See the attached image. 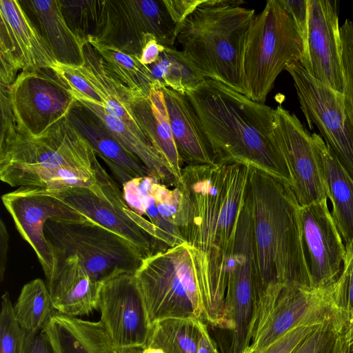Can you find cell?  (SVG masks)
<instances>
[{"label":"cell","instance_id":"1","mask_svg":"<svg viewBox=\"0 0 353 353\" xmlns=\"http://www.w3.org/2000/svg\"><path fill=\"white\" fill-rule=\"evenodd\" d=\"M250 168L242 163L186 165L176 184L189 207L185 241L208 263L210 310L214 314L225 308L228 261L248 190Z\"/></svg>","mask_w":353,"mask_h":353},{"label":"cell","instance_id":"47","mask_svg":"<svg viewBox=\"0 0 353 353\" xmlns=\"http://www.w3.org/2000/svg\"><path fill=\"white\" fill-rule=\"evenodd\" d=\"M353 253V241L348 250L346 251V255Z\"/></svg>","mask_w":353,"mask_h":353},{"label":"cell","instance_id":"26","mask_svg":"<svg viewBox=\"0 0 353 353\" xmlns=\"http://www.w3.org/2000/svg\"><path fill=\"white\" fill-rule=\"evenodd\" d=\"M55 353H117L101 321H90L55 312L43 330Z\"/></svg>","mask_w":353,"mask_h":353},{"label":"cell","instance_id":"37","mask_svg":"<svg viewBox=\"0 0 353 353\" xmlns=\"http://www.w3.org/2000/svg\"><path fill=\"white\" fill-rule=\"evenodd\" d=\"M52 71L68 88L83 94L97 103H102V101L96 90L76 70L74 65L58 62Z\"/></svg>","mask_w":353,"mask_h":353},{"label":"cell","instance_id":"11","mask_svg":"<svg viewBox=\"0 0 353 353\" xmlns=\"http://www.w3.org/2000/svg\"><path fill=\"white\" fill-rule=\"evenodd\" d=\"M1 199L17 230L36 253L47 281L53 274L56 261L54 249L45 234L47 221L94 224L52 190L18 188L3 194Z\"/></svg>","mask_w":353,"mask_h":353},{"label":"cell","instance_id":"19","mask_svg":"<svg viewBox=\"0 0 353 353\" xmlns=\"http://www.w3.org/2000/svg\"><path fill=\"white\" fill-rule=\"evenodd\" d=\"M54 251L55 266L47 287L54 310L73 317L88 315L98 308L101 283L91 277L77 255Z\"/></svg>","mask_w":353,"mask_h":353},{"label":"cell","instance_id":"42","mask_svg":"<svg viewBox=\"0 0 353 353\" xmlns=\"http://www.w3.org/2000/svg\"><path fill=\"white\" fill-rule=\"evenodd\" d=\"M165 46L158 43L154 36L148 35L140 56L141 62L149 65L157 61Z\"/></svg>","mask_w":353,"mask_h":353},{"label":"cell","instance_id":"24","mask_svg":"<svg viewBox=\"0 0 353 353\" xmlns=\"http://www.w3.org/2000/svg\"><path fill=\"white\" fill-rule=\"evenodd\" d=\"M74 66L96 90L102 101L101 105L109 114L121 120L136 132L147 136L134 112L137 102L107 71L101 57L88 41L83 47L82 64Z\"/></svg>","mask_w":353,"mask_h":353},{"label":"cell","instance_id":"17","mask_svg":"<svg viewBox=\"0 0 353 353\" xmlns=\"http://www.w3.org/2000/svg\"><path fill=\"white\" fill-rule=\"evenodd\" d=\"M301 218L312 285H332L341 274L346 250L329 210L327 199L301 205Z\"/></svg>","mask_w":353,"mask_h":353},{"label":"cell","instance_id":"14","mask_svg":"<svg viewBox=\"0 0 353 353\" xmlns=\"http://www.w3.org/2000/svg\"><path fill=\"white\" fill-rule=\"evenodd\" d=\"M274 136L291 175L301 205L327 199L319 152L310 134L294 114L274 110Z\"/></svg>","mask_w":353,"mask_h":353},{"label":"cell","instance_id":"6","mask_svg":"<svg viewBox=\"0 0 353 353\" xmlns=\"http://www.w3.org/2000/svg\"><path fill=\"white\" fill-rule=\"evenodd\" d=\"M135 277L151 326L168 319L205 321L211 299L208 263L187 242L145 258Z\"/></svg>","mask_w":353,"mask_h":353},{"label":"cell","instance_id":"30","mask_svg":"<svg viewBox=\"0 0 353 353\" xmlns=\"http://www.w3.org/2000/svg\"><path fill=\"white\" fill-rule=\"evenodd\" d=\"M198 321L168 319L155 323L141 353H197Z\"/></svg>","mask_w":353,"mask_h":353},{"label":"cell","instance_id":"7","mask_svg":"<svg viewBox=\"0 0 353 353\" xmlns=\"http://www.w3.org/2000/svg\"><path fill=\"white\" fill-rule=\"evenodd\" d=\"M346 321V285L342 275L324 287L275 285L259 297L244 353H259L299 327Z\"/></svg>","mask_w":353,"mask_h":353},{"label":"cell","instance_id":"41","mask_svg":"<svg viewBox=\"0 0 353 353\" xmlns=\"http://www.w3.org/2000/svg\"><path fill=\"white\" fill-rule=\"evenodd\" d=\"M23 353H55L48 334L43 330L35 333H27Z\"/></svg>","mask_w":353,"mask_h":353},{"label":"cell","instance_id":"32","mask_svg":"<svg viewBox=\"0 0 353 353\" xmlns=\"http://www.w3.org/2000/svg\"><path fill=\"white\" fill-rule=\"evenodd\" d=\"M13 309L19 325L31 334L42 331L56 312L48 288L41 279L23 285Z\"/></svg>","mask_w":353,"mask_h":353},{"label":"cell","instance_id":"43","mask_svg":"<svg viewBox=\"0 0 353 353\" xmlns=\"http://www.w3.org/2000/svg\"><path fill=\"white\" fill-rule=\"evenodd\" d=\"M199 340L197 353H221L215 342L210 336L207 325L203 321H198Z\"/></svg>","mask_w":353,"mask_h":353},{"label":"cell","instance_id":"22","mask_svg":"<svg viewBox=\"0 0 353 353\" xmlns=\"http://www.w3.org/2000/svg\"><path fill=\"white\" fill-rule=\"evenodd\" d=\"M173 138L183 163L202 165L215 163L208 138L186 94L161 88Z\"/></svg>","mask_w":353,"mask_h":353},{"label":"cell","instance_id":"31","mask_svg":"<svg viewBox=\"0 0 353 353\" xmlns=\"http://www.w3.org/2000/svg\"><path fill=\"white\" fill-rule=\"evenodd\" d=\"M154 88L165 87L185 94L205 79L183 52L165 47L156 62L148 65Z\"/></svg>","mask_w":353,"mask_h":353},{"label":"cell","instance_id":"28","mask_svg":"<svg viewBox=\"0 0 353 353\" xmlns=\"http://www.w3.org/2000/svg\"><path fill=\"white\" fill-rule=\"evenodd\" d=\"M87 40L101 57L107 71L130 92L136 102L149 97L154 82L150 68L141 62L140 56L102 42L94 35H88Z\"/></svg>","mask_w":353,"mask_h":353},{"label":"cell","instance_id":"2","mask_svg":"<svg viewBox=\"0 0 353 353\" xmlns=\"http://www.w3.org/2000/svg\"><path fill=\"white\" fill-rule=\"evenodd\" d=\"M185 94L208 138L215 162L246 163L292 186L274 136V109L211 79Z\"/></svg>","mask_w":353,"mask_h":353},{"label":"cell","instance_id":"45","mask_svg":"<svg viewBox=\"0 0 353 353\" xmlns=\"http://www.w3.org/2000/svg\"><path fill=\"white\" fill-rule=\"evenodd\" d=\"M347 333V353H353V331Z\"/></svg>","mask_w":353,"mask_h":353},{"label":"cell","instance_id":"16","mask_svg":"<svg viewBox=\"0 0 353 353\" xmlns=\"http://www.w3.org/2000/svg\"><path fill=\"white\" fill-rule=\"evenodd\" d=\"M122 195L130 209L161 232L170 248L185 242L189 207L179 185L170 189L153 176H139L122 185Z\"/></svg>","mask_w":353,"mask_h":353},{"label":"cell","instance_id":"20","mask_svg":"<svg viewBox=\"0 0 353 353\" xmlns=\"http://www.w3.org/2000/svg\"><path fill=\"white\" fill-rule=\"evenodd\" d=\"M0 41L17 59L23 72L52 70L58 63L53 52L20 2L0 1Z\"/></svg>","mask_w":353,"mask_h":353},{"label":"cell","instance_id":"29","mask_svg":"<svg viewBox=\"0 0 353 353\" xmlns=\"http://www.w3.org/2000/svg\"><path fill=\"white\" fill-rule=\"evenodd\" d=\"M143 130L172 168L178 182L184 163L175 144L162 90L153 88L147 99L134 104Z\"/></svg>","mask_w":353,"mask_h":353},{"label":"cell","instance_id":"13","mask_svg":"<svg viewBox=\"0 0 353 353\" xmlns=\"http://www.w3.org/2000/svg\"><path fill=\"white\" fill-rule=\"evenodd\" d=\"M98 308L116 350L146 345L152 326L135 274L121 273L101 283Z\"/></svg>","mask_w":353,"mask_h":353},{"label":"cell","instance_id":"12","mask_svg":"<svg viewBox=\"0 0 353 353\" xmlns=\"http://www.w3.org/2000/svg\"><path fill=\"white\" fill-rule=\"evenodd\" d=\"M294 85L310 129L316 125L325 143L353 180V132L345 114L343 94L317 80L300 61L285 69Z\"/></svg>","mask_w":353,"mask_h":353},{"label":"cell","instance_id":"21","mask_svg":"<svg viewBox=\"0 0 353 353\" xmlns=\"http://www.w3.org/2000/svg\"><path fill=\"white\" fill-rule=\"evenodd\" d=\"M68 118L121 185L137 177L152 176L137 157L112 137L94 114L77 102L69 112Z\"/></svg>","mask_w":353,"mask_h":353},{"label":"cell","instance_id":"44","mask_svg":"<svg viewBox=\"0 0 353 353\" xmlns=\"http://www.w3.org/2000/svg\"><path fill=\"white\" fill-rule=\"evenodd\" d=\"M9 234L3 219L0 221V280L3 281L8 260Z\"/></svg>","mask_w":353,"mask_h":353},{"label":"cell","instance_id":"4","mask_svg":"<svg viewBox=\"0 0 353 353\" xmlns=\"http://www.w3.org/2000/svg\"><path fill=\"white\" fill-rule=\"evenodd\" d=\"M249 190L257 301L265 290L274 285L312 286L303 239L301 205L292 186L251 166Z\"/></svg>","mask_w":353,"mask_h":353},{"label":"cell","instance_id":"25","mask_svg":"<svg viewBox=\"0 0 353 353\" xmlns=\"http://www.w3.org/2000/svg\"><path fill=\"white\" fill-rule=\"evenodd\" d=\"M319 152L327 198L332 205V216L346 251L353 241V180L323 138L312 133Z\"/></svg>","mask_w":353,"mask_h":353},{"label":"cell","instance_id":"10","mask_svg":"<svg viewBox=\"0 0 353 353\" xmlns=\"http://www.w3.org/2000/svg\"><path fill=\"white\" fill-rule=\"evenodd\" d=\"M45 234L53 249L77 255L99 283L121 273L135 274L145 259L131 243L97 224L48 221Z\"/></svg>","mask_w":353,"mask_h":353},{"label":"cell","instance_id":"15","mask_svg":"<svg viewBox=\"0 0 353 353\" xmlns=\"http://www.w3.org/2000/svg\"><path fill=\"white\" fill-rule=\"evenodd\" d=\"M17 128L36 134L67 117L76 103L67 86L43 70L21 72L9 86Z\"/></svg>","mask_w":353,"mask_h":353},{"label":"cell","instance_id":"3","mask_svg":"<svg viewBox=\"0 0 353 353\" xmlns=\"http://www.w3.org/2000/svg\"><path fill=\"white\" fill-rule=\"evenodd\" d=\"M0 138V179L13 188L94 187L105 172L68 116L36 134L15 126Z\"/></svg>","mask_w":353,"mask_h":353},{"label":"cell","instance_id":"23","mask_svg":"<svg viewBox=\"0 0 353 353\" xmlns=\"http://www.w3.org/2000/svg\"><path fill=\"white\" fill-rule=\"evenodd\" d=\"M68 91L78 103L101 121L114 139L140 160L154 177L168 187L176 185L178 181L172 168L147 136L136 132L121 120L109 114L93 99L72 89L68 88Z\"/></svg>","mask_w":353,"mask_h":353},{"label":"cell","instance_id":"8","mask_svg":"<svg viewBox=\"0 0 353 353\" xmlns=\"http://www.w3.org/2000/svg\"><path fill=\"white\" fill-rule=\"evenodd\" d=\"M303 56V42L292 17L280 0L268 1L254 17L243 49L245 95L264 103L277 76Z\"/></svg>","mask_w":353,"mask_h":353},{"label":"cell","instance_id":"33","mask_svg":"<svg viewBox=\"0 0 353 353\" xmlns=\"http://www.w3.org/2000/svg\"><path fill=\"white\" fill-rule=\"evenodd\" d=\"M346 330L344 322L316 326L291 353H347Z\"/></svg>","mask_w":353,"mask_h":353},{"label":"cell","instance_id":"36","mask_svg":"<svg viewBox=\"0 0 353 353\" xmlns=\"http://www.w3.org/2000/svg\"><path fill=\"white\" fill-rule=\"evenodd\" d=\"M281 3L292 17L303 45V56L301 61L307 72L308 30H309V0H280Z\"/></svg>","mask_w":353,"mask_h":353},{"label":"cell","instance_id":"40","mask_svg":"<svg viewBox=\"0 0 353 353\" xmlns=\"http://www.w3.org/2000/svg\"><path fill=\"white\" fill-rule=\"evenodd\" d=\"M341 275L346 285L347 332L353 329V253L346 255Z\"/></svg>","mask_w":353,"mask_h":353},{"label":"cell","instance_id":"9","mask_svg":"<svg viewBox=\"0 0 353 353\" xmlns=\"http://www.w3.org/2000/svg\"><path fill=\"white\" fill-rule=\"evenodd\" d=\"M65 203L135 246L144 258L168 248L161 232L127 205L122 190L105 172L94 187L52 190Z\"/></svg>","mask_w":353,"mask_h":353},{"label":"cell","instance_id":"38","mask_svg":"<svg viewBox=\"0 0 353 353\" xmlns=\"http://www.w3.org/2000/svg\"><path fill=\"white\" fill-rule=\"evenodd\" d=\"M315 327H299L291 330L259 353H291Z\"/></svg>","mask_w":353,"mask_h":353},{"label":"cell","instance_id":"18","mask_svg":"<svg viewBox=\"0 0 353 353\" xmlns=\"http://www.w3.org/2000/svg\"><path fill=\"white\" fill-rule=\"evenodd\" d=\"M308 59L307 72L343 93L338 1L309 0Z\"/></svg>","mask_w":353,"mask_h":353},{"label":"cell","instance_id":"46","mask_svg":"<svg viewBox=\"0 0 353 353\" xmlns=\"http://www.w3.org/2000/svg\"><path fill=\"white\" fill-rule=\"evenodd\" d=\"M141 348L117 350V353H141Z\"/></svg>","mask_w":353,"mask_h":353},{"label":"cell","instance_id":"27","mask_svg":"<svg viewBox=\"0 0 353 353\" xmlns=\"http://www.w3.org/2000/svg\"><path fill=\"white\" fill-rule=\"evenodd\" d=\"M24 3L37 20L40 33L61 63L79 65L83 47L88 41L75 34L67 23L61 1H26Z\"/></svg>","mask_w":353,"mask_h":353},{"label":"cell","instance_id":"35","mask_svg":"<svg viewBox=\"0 0 353 353\" xmlns=\"http://www.w3.org/2000/svg\"><path fill=\"white\" fill-rule=\"evenodd\" d=\"M341 57L343 72L345 114L353 132V22L345 19L340 26Z\"/></svg>","mask_w":353,"mask_h":353},{"label":"cell","instance_id":"5","mask_svg":"<svg viewBox=\"0 0 353 353\" xmlns=\"http://www.w3.org/2000/svg\"><path fill=\"white\" fill-rule=\"evenodd\" d=\"M236 0H203L183 22L176 40L181 52L206 79L245 94L243 49L255 17Z\"/></svg>","mask_w":353,"mask_h":353},{"label":"cell","instance_id":"39","mask_svg":"<svg viewBox=\"0 0 353 353\" xmlns=\"http://www.w3.org/2000/svg\"><path fill=\"white\" fill-rule=\"evenodd\" d=\"M203 0H163V2L176 26L178 34L188 17Z\"/></svg>","mask_w":353,"mask_h":353},{"label":"cell","instance_id":"34","mask_svg":"<svg viewBox=\"0 0 353 353\" xmlns=\"http://www.w3.org/2000/svg\"><path fill=\"white\" fill-rule=\"evenodd\" d=\"M26 332L14 314L8 292L1 296L0 313V353H23Z\"/></svg>","mask_w":353,"mask_h":353}]
</instances>
